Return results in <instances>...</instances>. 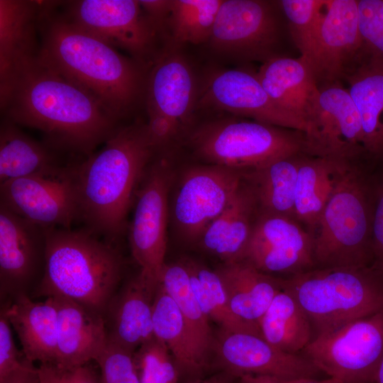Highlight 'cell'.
Here are the masks:
<instances>
[{
  "instance_id": "cell-31",
  "label": "cell",
  "mask_w": 383,
  "mask_h": 383,
  "mask_svg": "<svg viewBox=\"0 0 383 383\" xmlns=\"http://www.w3.org/2000/svg\"><path fill=\"white\" fill-rule=\"evenodd\" d=\"M153 334L168 348L180 378H204L208 370L200 360L183 316L174 300L158 284L152 306Z\"/></svg>"
},
{
  "instance_id": "cell-14",
  "label": "cell",
  "mask_w": 383,
  "mask_h": 383,
  "mask_svg": "<svg viewBox=\"0 0 383 383\" xmlns=\"http://www.w3.org/2000/svg\"><path fill=\"white\" fill-rule=\"evenodd\" d=\"M304 153L350 164L366 158L358 111L343 82L319 87L314 114L304 135Z\"/></svg>"
},
{
  "instance_id": "cell-12",
  "label": "cell",
  "mask_w": 383,
  "mask_h": 383,
  "mask_svg": "<svg viewBox=\"0 0 383 383\" xmlns=\"http://www.w3.org/2000/svg\"><path fill=\"white\" fill-rule=\"evenodd\" d=\"M171 179V167L165 158L160 157L149 164L137 190L128 230L133 257L140 270L157 284L166 265L167 201Z\"/></svg>"
},
{
  "instance_id": "cell-8",
  "label": "cell",
  "mask_w": 383,
  "mask_h": 383,
  "mask_svg": "<svg viewBox=\"0 0 383 383\" xmlns=\"http://www.w3.org/2000/svg\"><path fill=\"white\" fill-rule=\"evenodd\" d=\"M194 73L173 48L157 52L147 76L145 99L150 138L157 152L189 123L196 101Z\"/></svg>"
},
{
  "instance_id": "cell-29",
  "label": "cell",
  "mask_w": 383,
  "mask_h": 383,
  "mask_svg": "<svg viewBox=\"0 0 383 383\" xmlns=\"http://www.w3.org/2000/svg\"><path fill=\"white\" fill-rule=\"evenodd\" d=\"M348 164L350 163L304 152L300 155L295 192V216L296 219L313 235L338 177Z\"/></svg>"
},
{
  "instance_id": "cell-46",
  "label": "cell",
  "mask_w": 383,
  "mask_h": 383,
  "mask_svg": "<svg viewBox=\"0 0 383 383\" xmlns=\"http://www.w3.org/2000/svg\"><path fill=\"white\" fill-rule=\"evenodd\" d=\"M236 377L226 371H218L216 374L187 383H234Z\"/></svg>"
},
{
  "instance_id": "cell-49",
  "label": "cell",
  "mask_w": 383,
  "mask_h": 383,
  "mask_svg": "<svg viewBox=\"0 0 383 383\" xmlns=\"http://www.w3.org/2000/svg\"></svg>"
},
{
  "instance_id": "cell-2",
  "label": "cell",
  "mask_w": 383,
  "mask_h": 383,
  "mask_svg": "<svg viewBox=\"0 0 383 383\" xmlns=\"http://www.w3.org/2000/svg\"><path fill=\"white\" fill-rule=\"evenodd\" d=\"M43 1L38 31L39 59L93 96L118 121L145 99L150 67L122 55Z\"/></svg>"
},
{
  "instance_id": "cell-43",
  "label": "cell",
  "mask_w": 383,
  "mask_h": 383,
  "mask_svg": "<svg viewBox=\"0 0 383 383\" xmlns=\"http://www.w3.org/2000/svg\"><path fill=\"white\" fill-rule=\"evenodd\" d=\"M371 240L374 264L383 270V180L373 189Z\"/></svg>"
},
{
  "instance_id": "cell-18",
  "label": "cell",
  "mask_w": 383,
  "mask_h": 383,
  "mask_svg": "<svg viewBox=\"0 0 383 383\" xmlns=\"http://www.w3.org/2000/svg\"><path fill=\"white\" fill-rule=\"evenodd\" d=\"M213 350L219 371L235 377L259 374L302 379H316L321 372L304 355L284 352L254 333L221 330Z\"/></svg>"
},
{
  "instance_id": "cell-33",
  "label": "cell",
  "mask_w": 383,
  "mask_h": 383,
  "mask_svg": "<svg viewBox=\"0 0 383 383\" xmlns=\"http://www.w3.org/2000/svg\"><path fill=\"white\" fill-rule=\"evenodd\" d=\"M262 337L279 350L297 354L313 339V328L296 299L282 289L259 321Z\"/></svg>"
},
{
  "instance_id": "cell-19",
  "label": "cell",
  "mask_w": 383,
  "mask_h": 383,
  "mask_svg": "<svg viewBox=\"0 0 383 383\" xmlns=\"http://www.w3.org/2000/svg\"><path fill=\"white\" fill-rule=\"evenodd\" d=\"M206 104L251 120L303 133L307 126L279 107L262 87L257 73L243 70L218 72L209 79Z\"/></svg>"
},
{
  "instance_id": "cell-34",
  "label": "cell",
  "mask_w": 383,
  "mask_h": 383,
  "mask_svg": "<svg viewBox=\"0 0 383 383\" xmlns=\"http://www.w3.org/2000/svg\"><path fill=\"white\" fill-rule=\"evenodd\" d=\"M159 284L178 306L198 356L209 370L210 354L213 349L215 340L209 323V318L201 310L192 289L189 273L184 264L166 263Z\"/></svg>"
},
{
  "instance_id": "cell-24",
  "label": "cell",
  "mask_w": 383,
  "mask_h": 383,
  "mask_svg": "<svg viewBox=\"0 0 383 383\" xmlns=\"http://www.w3.org/2000/svg\"><path fill=\"white\" fill-rule=\"evenodd\" d=\"M42 1L0 0V104L9 95L18 65L36 54Z\"/></svg>"
},
{
  "instance_id": "cell-42",
  "label": "cell",
  "mask_w": 383,
  "mask_h": 383,
  "mask_svg": "<svg viewBox=\"0 0 383 383\" xmlns=\"http://www.w3.org/2000/svg\"><path fill=\"white\" fill-rule=\"evenodd\" d=\"M11 328V325L2 309L0 316V380L29 362L25 357H21L17 349Z\"/></svg>"
},
{
  "instance_id": "cell-36",
  "label": "cell",
  "mask_w": 383,
  "mask_h": 383,
  "mask_svg": "<svg viewBox=\"0 0 383 383\" xmlns=\"http://www.w3.org/2000/svg\"><path fill=\"white\" fill-rule=\"evenodd\" d=\"M223 0H172L165 28L176 43L199 44L209 40Z\"/></svg>"
},
{
  "instance_id": "cell-47",
  "label": "cell",
  "mask_w": 383,
  "mask_h": 383,
  "mask_svg": "<svg viewBox=\"0 0 383 383\" xmlns=\"http://www.w3.org/2000/svg\"><path fill=\"white\" fill-rule=\"evenodd\" d=\"M372 383H383V357L376 370Z\"/></svg>"
},
{
  "instance_id": "cell-37",
  "label": "cell",
  "mask_w": 383,
  "mask_h": 383,
  "mask_svg": "<svg viewBox=\"0 0 383 383\" xmlns=\"http://www.w3.org/2000/svg\"><path fill=\"white\" fill-rule=\"evenodd\" d=\"M329 0H280L289 32L301 57L309 56L318 35Z\"/></svg>"
},
{
  "instance_id": "cell-26",
  "label": "cell",
  "mask_w": 383,
  "mask_h": 383,
  "mask_svg": "<svg viewBox=\"0 0 383 383\" xmlns=\"http://www.w3.org/2000/svg\"><path fill=\"white\" fill-rule=\"evenodd\" d=\"M343 82L360 115L365 157L383 161V60L365 51Z\"/></svg>"
},
{
  "instance_id": "cell-35",
  "label": "cell",
  "mask_w": 383,
  "mask_h": 383,
  "mask_svg": "<svg viewBox=\"0 0 383 383\" xmlns=\"http://www.w3.org/2000/svg\"><path fill=\"white\" fill-rule=\"evenodd\" d=\"M184 264L189 273L194 294L209 319L214 321L224 331L262 335L258 325L246 322L231 311L222 282L216 271L192 261Z\"/></svg>"
},
{
  "instance_id": "cell-16",
  "label": "cell",
  "mask_w": 383,
  "mask_h": 383,
  "mask_svg": "<svg viewBox=\"0 0 383 383\" xmlns=\"http://www.w3.org/2000/svg\"><path fill=\"white\" fill-rule=\"evenodd\" d=\"M243 182V171L216 165L195 167L183 176L172 208L187 239L199 240L231 202Z\"/></svg>"
},
{
  "instance_id": "cell-21",
  "label": "cell",
  "mask_w": 383,
  "mask_h": 383,
  "mask_svg": "<svg viewBox=\"0 0 383 383\" xmlns=\"http://www.w3.org/2000/svg\"><path fill=\"white\" fill-rule=\"evenodd\" d=\"M158 284L140 270L117 290L103 315L109 341L134 353L154 336L152 306Z\"/></svg>"
},
{
  "instance_id": "cell-39",
  "label": "cell",
  "mask_w": 383,
  "mask_h": 383,
  "mask_svg": "<svg viewBox=\"0 0 383 383\" xmlns=\"http://www.w3.org/2000/svg\"><path fill=\"white\" fill-rule=\"evenodd\" d=\"M134 353L118 344L108 343L95 360L100 369V383H140Z\"/></svg>"
},
{
  "instance_id": "cell-30",
  "label": "cell",
  "mask_w": 383,
  "mask_h": 383,
  "mask_svg": "<svg viewBox=\"0 0 383 383\" xmlns=\"http://www.w3.org/2000/svg\"><path fill=\"white\" fill-rule=\"evenodd\" d=\"M50 148L26 135L18 125L4 118L0 128V184L64 169L67 165L57 162Z\"/></svg>"
},
{
  "instance_id": "cell-1",
  "label": "cell",
  "mask_w": 383,
  "mask_h": 383,
  "mask_svg": "<svg viewBox=\"0 0 383 383\" xmlns=\"http://www.w3.org/2000/svg\"><path fill=\"white\" fill-rule=\"evenodd\" d=\"M1 111L44 133L52 148L89 156L118 129V121L89 92L43 62L38 52L17 67Z\"/></svg>"
},
{
  "instance_id": "cell-20",
  "label": "cell",
  "mask_w": 383,
  "mask_h": 383,
  "mask_svg": "<svg viewBox=\"0 0 383 383\" xmlns=\"http://www.w3.org/2000/svg\"><path fill=\"white\" fill-rule=\"evenodd\" d=\"M46 231L0 204L1 291L26 293L25 289L44 272Z\"/></svg>"
},
{
  "instance_id": "cell-48",
  "label": "cell",
  "mask_w": 383,
  "mask_h": 383,
  "mask_svg": "<svg viewBox=\"0 0 383 383\" xmlns=\"http://www.w3.org/2000/svg\"><path fill=\"white\" fill-rule=\"evenodd\" d=\"M302 383H344V382L338 379L328 377L326 379H323L321 380H318L316 379H308Z\"/></svg>"
},
{
  "instance_id": "cell-7",
  "label": "cell",
  "mask_w": 383,
  "mask_h": 383,
  "mask_svg": "<svg viewBox=\"0 0 383 383\" xmlns=\"http://www.w3.org/2000/svg\"><path fill=\"white\" fill-rule=\"evenodd\" d=\"M196 153L211 165L247 171L304 152V134L254 120H224L196 131Z\"/></svg>"
},
{
  "instance_id": "cell-28",
  "label": "cell",
  "mask_w": 383,
  "mask_h": 383,
  "mask_svg": "<svg viewBox=\"0 0 383 383\" xmlns=\"http://www.w3.org/2000/svg\"><path fill=\"white\" fill-rule=\"evenodd\" d=\"M258 212L254 194L243 179L233 199L208 226L199 240L224 262L240 261Z\"/></svg>"
},
{
  "instance_id": "cell-41",
  "label": "cell",
  "mask_w": 383,
  "mask_h": 383,
  "mask_svg": "<svg viewBox=\"0 0 383 383\" xmlns=\"http://www.w3.org/2000/svg\"><path fill=\"white\" fill-rule=\"evenodd\" d=\"M38 370L40 383H100L88 364L71 367L40 364Z\"/></svg>"
},
{
  "instance_id": "cell-9",
  "label": "cell",
  "mask_w": 383,
  "mask_h": 383,
  "mask_svg": "<svg viewBox=\"0 0 383 383\" xmlns=\"http://www.w3.org/2000/svg\"><path fill=\"white\" fill-rule=\"evenodd\" d=\"M282 10L277 1L223 0L211 35V48L229 57L246 62L267 61L284 56Z\"/></svg>"
},
{
  "instance_id": "cell-40",
  "label": "cell",
  "mask_w": 383,
  "mask_h": 383,
  "mask_svg": "<svg viewBox=\"0 0 383 383\" xmlns=\"http://www.w3.org/2000/svg\"><path fill=\"white\" fill-rule=\"evenodd\" d=\"M357 9L365 51L383 60V0H357Z\"/></svg>"
},
{
  "instance_id": "cell-4",
  "label": "cell",
  "mask_w": 383,
  "mask_h": 383,
  "mask_svg": "<svg viewBox=\"0 0 383 383\" xmlns=\"http://www.w3.org/2000/svg\"><path fill=\"white\" fill-rule=\"evenodd\" d=\"M122 256L114 243L85 228L46 231L45 268L38 291L104 313L121 282Z\"/></svg>"
},
{
  "instance_id": "cell-27",
  "label": "cell",
  "mask_w": 383,
  "mask_h": 383,
  "mask_svg": "<svg viewBox=\"0 0 383 383\" xmlns=\"http://www.w3.org/2000/svg\"><path fill=\"white\" fill-rule=\"evenodd\" d=\"M215 271L233 314L259 326L273 299L282 289V278L262 272L243 261L225 262Z\"/></svg>"
},
{
  "instance_id": "cell-13",
  "label": "cell",
  "mask_w": 383,
  "mask_h": 383,
  "mask_svg": "<svg viewBox=\"0 0 383 383\" xmlns=\"http://www.w3.org/2000/svg\"><path fill=\"white\" fill-rule=\"evenodd\" d=\"M74 165L0 184V204L44 228H71L79 220Z\"/></svg>"
},
{
  "instance_id": "cell-5",
  "label": "cell",
  "mask_w": 383,
  "mask_h": 383,
  "mask_svg": "<svg viewBox=\"0 0 383 383\" xmlns=\"http://www.w3.org/2000/svg\"><path fill=\"white\" fill-rule=\"evenodd\" d=\"M309 317L316 336L383 311V270L364 267H315L282 278Z\"/></svg>"
},
{
  "instance_id": "cell-25",
  "label": "cell",
  "mask_w": 383,
  "mask_h": 383,
  "mask_svg": "<svg viewBox=\"0 0 383 383\" xmlns=\"http://www.w3.org/2000/svg\"><path fill=\"white\" fill-rule=\"evenodd\" d=\"M3 310L17 333L25 357L32 363L55 364L57 345L55 299L46 297L43 301H35L26 293H21Z\"/></svg>"
},
{
  "instance_id": "cell-10",
  "label": "cell",
  "mask_w": 383,
  "mask_h": 383,
  "mask_svg": "<svg viewBox=\"0 0 383 383\" xmlns=\"http://www.w3.org/2000/svg\"><path fill=\"white\" fill-rule=\"evenodd\" d=\"M302 351L330 377L344 383H372L383 357V311L317 335Z\"/></svg>"
},
{
  "instance_id": "cell-3",
  "label": "cell",
  "mask_w": 383,
  "mask_h": 383,
  "mask_svg": "<svg viewBox=\"0 0 383 383\" xmlns=\"http://www.w3.org/2000/svg\"><path fill=\"white\" fill-rule=\"evenodd\" d=\"M156 152L146 124L137 122L118 128L99 151L74 165L79 221L86 229L115 244Z\"/></svg>"
},
{
  "instance_id": "cell-38",
  "label": "cell",
  "mask_w": 383,
  "mask_h": 383,
  "mask_svg": "<svg viewBox=\"0 0 383 383\" xmlns=\"http://www.w3.org/2000/svg\"><path fill=\"white\" fill-rule=\"evenodd\" d=\"M140 383H179L180 375L168 348L153 336L133 354Z\"/></svg>"
},
{
  "instance_id": "cell-23",
  "label": "cell",
  "mask_w": 383,
  "mask_h": 383,
  "mask_svg": "<svg viewBox=\"0 0 383 383\" xmlns=\"http://www.w3.org/2000/svg\"><path fill=\"white\" fill-rule=\"evenodd\" d=\"M53 298L57 311L55 364L71 367L95 361L108 343L104 316L74 301Z\"/></svg>"
},
{
  "instance_id": "cell-22",
  "label": "cell",
  "mask_w": 383,
  "mask_h": 383,
  "mask_svg": "<svg viewBox=\"0 0 383 383\" xmlns=\"http://www.w3.org/2000/svg\"><path fill=\"white\" fill-rule=\"evenodd\" d=\"M256 73L274 102L304 123L308 131L317 106L319 88L307 60L301 56L277 57L262 64Z\"/></svg>"
},
{
  "instance_id": "cell-11",
  "label": "cell",
  "mask_w": 383,
  "mask_h": 383,
  "mask_svg": "<svg viewBox=\"0 0 383 383\" xmlns=\"http://www.w3.org/2000/svg\"><path fill=\"white\" fill-rule=\"evenodd\" d=\"M74 24L150 67L158 33L136 0H80L63 3Z\"/></svg>"
},
{
  "instance_id": "cell-45",
  "label": "cell",
  "mask_w": 383,
  "mask_h": 383,
  "mask_svg": "<svg viewBox=\"0 0 383 383\" xmlns=\"http://www.w3.org/2000/svg\"><path fill=\"white\" fill-rule=\"evenodd\" d=\"M306 379H288L269 374H243L237 376L234 383H302Z\"/></svg>"
},
{
  "instance_id": "cell-6",
  "label": "cell",
  "mask_w": 383,
  "mask_h": 383,
  "mask_svg": "<svg viewBox=\"0 0 383 383\" xmlns=\"http://www.w3.org/2000/svg\"><path fill=\"white\" fill-rule=\"evenodd\" d=\"M373 188L360 164L341 172L314 233L316 267L374 264L372 250Z\"/></svg>"
},
{
  "instance_id": "cell-15",
  "label": "cell",
  "mask_w": 383,
  "mask_h": 383,
  "mask_svg": "<svg viewBox=\"0 0 383 383\" xmlns=\"http://www.w3.org/2000/svg\"><path fill=\"white\" fill-rule=\"evenodd\" d=\"M314 248L313 235L297 220L258 212L240 261L290 277L316 267Z\"/></svg>"
},
{
  "instance_id": "cell-44",
  "label": "cell",
  "mask_w": 383,
  "mask_h": 383,
  "mask_svg": "<svg viewBox=\"0 0 383 383\" xmlns=\"http://www.w3.org/2000/svg\"><path fill=\"white\" fill-rule=\"evenodd\" d=\"M0 383H40L38 367L29 362L0 380Z\"/></svg>"
},
{
  "instance_id": "cell-32",
  "label": "cell",
  "mask_w": 383,
  "mask_h": 383,
  "mask_svg": "<svg viewBox=\"0 0 383 383\" xmlns=\"http://www.w3.org/2000/svg\"><path fill=\"white\" fill-rule=\"evenodd\" d=\"M302 153L243 171L244 181L254 194L259 212L296 219L295 192Z\"/></svg>"
},
{
  "instance_id": "cell-17",
  "label": "cell",
  "mask_w": 383,
  "mask_h": 383,
  "mask_svg": "<svg viewBox=\"0 0 383 383\" xmlns=\"http://www.w3.org/2000/svg\"><path fill=\"white\" fill-rule=\"evenodd\" d=\"M365 53L358 23L357 0H329L313 48L305 59L318 88L343 82Z\"/></svg>"
}]
</instances>
